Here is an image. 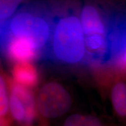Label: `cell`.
I'll return each instance as SVG.
<instances>
[{
	"mask_svg": "<svg viewBox=\"0 0 126 126\" xmlns=\"http://www.w3.org/2000/svg\"><path fill=\"white\" fill-rule=\"evenodd\" d=\"M119 64L121 65V67H122V69H123V71L124 76V78H125V81H126V68L125 67H124L122 65H121L120 64Z\"/></svg>",
	"mask_w": 126,
	"mask_h": 126,
	"instance_id": "12",
	"label": "cell"
},
{
	"mask_svg": "<svg viewBox=\"0 0 126 126\" xmlns=\"http://www.w3.org/2000/svg\"><path fill=\"white\" fill-rule=\"evenodd\" d=\"M0 48L14 64L32 62L40 53L34 43L23 37L0 36Z\"/></svg>",
	"mask_w": 126,
	"mask_h": 126,
	"instance_id": "7",
	"label": "cell"
},
{
	"mask_svg": "<svg viewBox=\"0 0 126 126\" xmlns=\"http://www.w3.org/2000/svg\"><path fill=\"white\" fill-rule=\"evenodd\" d=\"M53 15V12L40 3L25 5L0 26V36L28 39L34 43L40 52L48 47Z\"/></svg>",
	"mask_w": 126,
	"mask_h": 126,
	"instance_id": "2",
	"label": "cell"
},
{
	"mask_svg": "<svg viewBox=\"0 0 126 126\" xmlns=\"http://www.w3.org/2000/svg\"><path fill=\"white\" fill-rule=\"evenodd\" d=\"M53 15L51 33L48 48L56 60L75 65L86 57L84 34L79 15L61 5Z\"/></svg>",
	"mask_w": 126,
	"mask_h": 126,
	"instance_id": "1",
	"label": "cell"
},
{
	"mask_svg": "<svg viewBox=\"0 0 126 126\" xmlns=\"http://www.w3.org/2000/svg\"><path fill=\"white\" fill-rule=\"evenodd\" d=\"M9 78L0 65V117L11 121L9 115Z\"/></svg>",
	"mask_w": 126,
	"mask_h": 126,
	"instance_id": "10",
	"label": "cell"
},
{
	"mask_svg": "<svg viewBox=\"0 0 126 126\" xmlns=\"http://www.w3.org/2000/svg\"><path fill=\"white\" fill-rule=\"evenodd\" d=\"M26 0H0V26L9 20L23 6Z\"/></svg>",
	"mask_w": 126,
	"mask_h": 126,
	"instance_id": "11",
	"label": "cell"
},
{
	"mask_svg": "<svg viewBox=\"0 0 126 126\" xmlns=\"http://www.w3.org/2000/svg\"><path fill=\"white\" fill-rule=\"evenodd\" d=\"M79 15L84 34L86 57L100 66L113 61L109 24L101 9L94 3L86 2Z\"/></svg>",
	"mask_w": 126,
	"mask_h": 126,
	"instance_id": "3",
	"label": "cell"
},
{
	"mask_svg": "<svg viewBox=\"0 0 126 126\" xmlns=\"http://www.w3.org/2000/svg\"><path fill=\"white\" fill-rule=\"evenodd\" d=\"M63 126H123L119 123L92 114L74 113L66 118Z\"/></svg>",
	"mask_w": 126,
	"mask_h": 126,
	"instance_id": "9",
	"label": "cell"
},
{
	"mask_svg": "<svg viewBox=\"0 0 126 126\" xmlns=\"http://www.w3.org/2000/svg\"><path fill=\"white\" fill-rule=\"evenodd\" d=\"M99 68L96 79L103 94L108 97L117 122L126 126V84L121 65Z\"/></svg>",
	"mask_w": 126,
	"mask_h": 126,
	"instance_id": "4",
	"label": "cell"
},
{
	"mask_svg": "<svg viewBox=\"0 0 126 126\" xmlns=\"http://www.w3.org/2000/svg\"><path fill=\"white\" fill-rule=\"evenodd\" d=\"M40 116L54 119L65 114L71 108L72 99L70 92L57 82L50 81L40 88L36 99Z\"/></svg>",
	"mask_w": 126,
	"mask_h": 126,
	"instance_id": "5",
	"label": "cell"
},
{
	"mask_svg": "<svg viewBox=\"0 0 126 126\" xmlns=\"http://www.w3.org/2000/svg\"><path fill=\"white\" fill-rule=\"evenodd\" d=\"M9 115L18 126H36L40 114L31 89L9 78Z\"/></svg>",
	"mask_w": 126,
	"mask_h": 126,
	"instance_id": "6",
	"label": "cell"
},
{
	"mask_svg": "<svg viewBox=\"0 0 126 126\" xmlns=\"http://www.w3.org/2000/svg\"><path fill=\"white\" fill-rule=\"evenodd\" d=\"M11 79L18 84L31 89L38 83L39 72L32 62L15 63L12 69Z\"/></svg>",
	"mask_w": 126,
	"mask_h": 126,
	"instance_id": "8",
	"label": "cell"
}]
</instances>
